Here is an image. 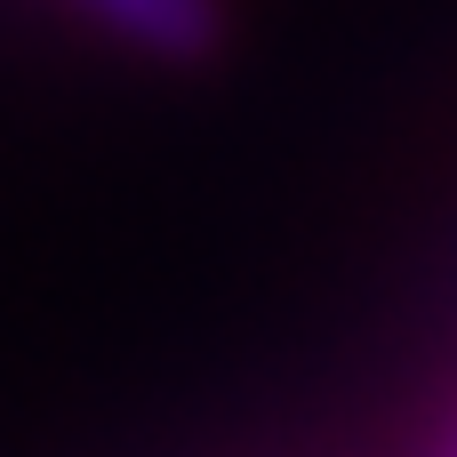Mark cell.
<instances>
[{
    "label": "cell",
    "instance_id": "obj_1",
    "mask_svg": "<svg viewBox=\"0 0 457 457\" xmlns=\"http://www.w3.org/2000/svg\"><path fill=\"white\" fill-rule=\"evenodd\" d=\"M64 8L112 32L120 48H145L169 64H193L217 48V0H64Z\"/></svg>",
    "mask_w": 457,
    "mask_h": 457
},
{
    "label": "cell",
    "instance_id": "obj_2",
    "mask_svg": "<svg viewBox=\"0 0 457 457\" xmlns=\"http://www.w3.org/2000/svg\"><path fill=\"white\" fill-rule=\"evenodd\" d=\"M442 457H457V426H450V442H442Z\"/></svg>",
    "mask_w": 457,
    "mask_h": 457
}]
</instances>
